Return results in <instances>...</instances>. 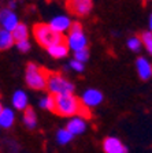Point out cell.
Listing matches in <instances>:
<instances>
[{
  "label": "cell",
  "instance_id": "cell-20",
  "mask_svg": "<svg viewBox=\"0 0 152 153\" xmlns=\"http://www.w3.org/2000/svg\"><path fill=\"white\" fill-rule=\"evenodd\" d=\"M73 137L74 135L70 133L67 128H60V130H58V133H56V141L59 145H67L70 141L73 140Z\"/></svg>",
  "mask_w": 152,
  "mask_h": 153
},
{
  "label": "cell",
  "instance_id": "cell-13",
  "mask_svg": "<svg viewBox=\"0 0 152 153\" xmlns=\"http://www.w3.org/2000/svg\"><path fill=\"white\" fill-rule=\"evenodd\" d=\"M15 122V114L11 108L1 107L0 109V126L1 128H10Z\"/></svg>",
  "mask_w": 152,
  "mask_h": 153
},
{
  "label": "cell",
  "instance_id": "cell-28",
  "mask_svg": "<svg viewBox=\"0 0 152 153\" xmlns=\"http://www.w3.org/2000/svg\"><path fill=\"white\" fill-rule=\"evenodd\" d=\"M147 1H148V0H147Z\"/></svg>",
  "mask_w": 152,
  "mask_h": 153
},
{
  "label": "cell",
  "instance_id": "cell-3",
  "mask_svg": "<svg viewBox=\"0 0 152 153\" xmlns=\"http://www.w3.org/2000/svg\"><path fill=\"white\" fill-rule=\"evenodd\" d=\"M49 71H47L43 67H38L34 63H29L26 66L25 81L29 88L34 90H43L48 86V78H49Z\"/></svg>",
  "mask_w": 152,
  "mask_h": 153
},
{
  "label": "cell",
  "instance_id": "cell-18",
  "mask_svg": "<svg viewBox=\"0 0 152 153\" xmlns=\"http://www.w3.org/2000/svg\"><path fill=\"white\" fill-rule=\"evenodd\" d=\"M13 36H14V38H15V44L16 42H21V41L28 40V36H29L28 26H26L25 23H19L18 27L13 32Z\"/></svg>",
  "mask_w": 152,
  "mask_h": 153
},
{
  "label": "cell",
  "instance_id": "cell-1",
  "mask_svg": "<svg viewBox=\"0 0 152 153\" xmlns=\"http://www.w3.org/2000/svg\"><path fill=\"white\" fill-rule=\"evenodd\" d=\"M55 114L63 118H74V116H82L89 118L91 112L82 104L81 99L74 94H60L55 96Z\"/></svg>",
  "mask_w": 152,
  "mask_h": 153
},
{
  "label": "cell",
  "instance_id": "cell-25",
  "mask_svg": "<svg viewBox=\"0 0 152 153\" xmlns=\"http://www.w3.org/2000/svg\"><path fill=\"white\" fill-rule=\"evenodd\" d=\"M16 48H18L21 52H28L29 49H30V42H29L28 40L21 41V42H16Z\"/></svg>",
  "mask_w": 152,
  "mask_h": 153
},
{
  "label": "cell",
  "instance_id": "cell-23",
  "mask_svg": "<svg viewBox=\"0 0 152 153\" xmlns=\"http://www.w3.org/2000/svg\"><path fill=\"white\" fill-rule=\"evenodd\" d=\"M74 59L81 63H85L86 60L89 59V51L88 48L86 49H82V51H78V52H74Z\"/></svg>",
  "mask_w": 152,
  "mask_h": 153
},
{
  "label": "cell",
  "instance_id": "cell-14",
  "mask_svg": "<svg viewBox=\"0 0 152 153\" xmlns=\"http://www.w3.org/2000/svg\"><path fill=\"white\" fill-rule=\"evenodd\" d=\"M11 102H13L14 108L22 111V109H28V94L23 90H16L14 92L13 97H11Z\"/></svg>",
  "mask_w": 152,
  "mask_h": 153
},
{
  "label": "cell",
  "instance_id": "cell-15",
  "mask_svg": "<svg viewBox=\"0 0 152 153\" xmlns=\"http://www.w3.org/2000/svg\"><path fill=\"white\" fill-rule=\"evenodd\" d=\"M69 49L70 48L66 42H60V44H56V45H54V47L48 48L47 51H48V53H49L52 57H55V59H62V57L67 56Z\"/></svg>",
  "mask_w": 152,
  "mask_h": 153
},
{
  "label": "cell",
  "instance_id": "cell-24",
  "mask_svg": "<svg viewBox=\"0 0 152 153\" xmlns=\"http://www.w3.org/2000/svg\"><path fill=\"white\" fill-rule=\"evenodd\" d=\"M69 66H70V68H71V70H74L76 73H82L84 68H85L84 63H81V62L76 60V59H73V60H70Z\"/></svg>",
  "mask_w": 152,
  "mask_h": 153
},
{
  "label": "cell",
  "instance_id": "cell-4",
  "mask_svg": "<svg viewBox=\"0 0 152 153\" xmlns=\"http://www.w3.org/2000/svg\"><path fill=\"white\" fill-rule=\"evenodd\" d=\"M49 94L52 96H60V94H73L74 92V83L66 79L63 75L58 73H51L48 78V86H47Z\"/></svg>",
  "mask_w": 152,
  "mask_h": 153
},
{
  "label": "cell",
  "instance_id": "cell-22",
  "mask_svg": "<svg viewBox=\"0 0 152 153\" xmlns=\"http://www.w3.org/2000/svg\"><path fill=\"white\" fill-rule=\"evenodd\" d=\"M140 37H141L144 48L148 51V53L152 55V32H144Z\"/></svg>",
  "mask_w": 152,
  "mask_h": 153
},
{
  "label": "cell",
  "instance_id": "cell-2",
  "mask_svg": "<svg viewBox=\"0 0 152 153\" xmlns=\"http://www.w3.org/2000/svg\"><path fill=\"white\" fill-rule=\"evenodd\" d=\"M33 36L36 41L44 48H51L60 42H66L63 34H59L49 26V23H36L33 26Z\"/></svg>",
  "mask_w": 152,
  "mask_h": 153
},
{
  "label": "cell",
  "instance_id": "cell-16",
  "mask_svg": "<svg viewBox=\"0 0 152 153\" xmlns=\"http://www.w3.org/2000/svg\"><path fill=\"white\" fill-rule=\"evenodd\" d=\"M14 42H15V38H14L13 33L1 29L0 30V48L3 51L4 49H8V48H11L14 45Z\"/></svg>",
  "mask_w": 152,
  "mask_h": 153
},
{
  "label": "cell",
  "instance_id": "cell-27",
  "mask_svg": "<svg viewBox=\"0 0 152 153\" xmlns=\"http://www.w3.org/2000/svg\"><path fill=\"white\" fill-rule=\"evenodd\" d=\"M149 29H151V32H152V14L149 15Z\"/></svg>",
  "mask_w": 152,
  "mask_h": 153
},
{
  "label": "cell",
  "instance_id": "cell-6",
  "mask_svg": "<svg viewBox=\"0 0 152 153\" xmlns=\"http://www.w3.org/2000/svg\"><path fill=\"white\" fill-rule=\"evenodd\" d=\"M66 44L69 45V48L74 52L82 51L86 49L88 47V38H86L85 33L82 32H69L66 37Z\"/></svg>",
  "mask_w": 152,
  "mask_h": 153
},
{
  "label": "cell",
  "instance_id": "cell-21",
  "mask_svg": "<svg viewBox=\"0 0 152 153\" xmlns=\"http://www.w3.org/2000/svg\"><path fill=\"white\" fill-rule=\"evenodd\" d=\"M126 45L130 51H133V52H139L140 49H141V47H144L143 41H141V37H137V36L130 37L126 41Z\"/></svg>",
  "mask_w": 152,
  "mask_h": 153
},
{
  "label": "cell",
  "instance_id": "cell-5",
  "mask_svg": "<svg viewBox=\"0 0 152 153\" xmlns=\"http://www.w3.org/2000/svg\"><path fill=\"white\" fill-rule=\"evenodd\" d=\"M66 7L73 15L86 16L93 8V0H66Z\"/></svg>",
  "mask_w": 152,
  "mask_h": 153
},
{
  "label": "cell",
  "instance_id": "cell-12",
  "mask_svg": "<svg viewBox=\"0 0 152 153\" xmlns=\"http://www.w3.org/2000/svg\"><path fill=\"white\" fill-rule=\"evenodd\" d=\"M103 149L106 153H126V148L121 140L115 137H108L103 141Z\"/></svg>",
  "mask_w": 152,
  "mask_h": 153
},
{
  "label": "cell",
  "instance_id": "cell-17",
  "mask_svg": "<svg viewBox=\"0 0 152 153\" xmlns=\"http://www.w3.org/2000/svg\"><path fill=\"white\" fill-rule=\"evenodd\" d=\"M23 124L29 130H34L37 127V115L32 108H28L23 114Z\"/></svg>",
  "mask_w": 152,
  "mask_h": 153
},
{
  "label": "cell",
  "instance_id": "cell-26",
  "mask_svg": "<svg viewBox=\"0 0 152 153\" xmlns=\"http://www.w3.org/2000/svg\"><path fill=\"white\" fill-rule=\"evenodd\" d=\"M15 6H16V3H15V1H14V0H11V1H10V6H8V8H10V10H14V8H15Z\"/></svg>",
  "mask_w": 152,
  "mask_h": 153
},
{
  "label": "cell",
  "instance_id": "cell-19",
  "mask_svg": "<svg viewBox=\"0 0 152 153\" xmlns=\"http://www.w3.org/2000/svg\"><path fill=\"white\" fill-rule=\"evenodd\" d=\"M38 105H40V108L54 112L55 111V96H52V94L44 96V97L38 101Z\"/></svg>",
  "mask_w": 152,
  "mask_h": 153
},
{
  "label": "cell",
  "instance_id": "cell-7",
  "mask_svg": "<svg viewBox=\"0 0 152 153\" xmlns=\"http://www.w3.org/2000/svg\"><path fill=\"white\" fill-rule=\"evenodd\" d=\"M0 21H1V26H3L4 30L11 32V33H13L14 30L18 27L19 23H21L18 16H16V14L10 8L1 10V13H0Z\"/></svg>",
  "mask_w": 152,
  "mask_h": 153
},
{
  "label": "cell",
  "instance_id": "cell-10",
  "mask_svg": "<svg viewBox=\"0 0 152 153\" xmlns=\"http://www.w3.org/2000/svg\"><path fill=\"white\" fill-rule=\"evenodd\" d=\"M136 70L137 74H139L140 79L147 81V79H151L152 76V63L147 59V57L140 56L139 59L136 60Z\"/></svg>",
  "mask_w": 152,
  "mask_h": 153
},
{
  "label": "cell",
  "instance_id": "cell-11",
  "mask_svg": "<svg viewBox=\"0 0 152 153\" xmlns=\"http://www.w3.org/2000/svg\"><path fill=\"white\" fill-rule=\"evenodd\" d=\"M86 127H88V124H86L85 118H82V116H74V118H71L67 122V126H66V128L73 135H79V134L85 133Z\"/></svg>",
  "mask_w": 152,
  "mask_h": 153
},
{
  "label": "cell",
  "instance_id": "cell-9",
  "mask_svg": "<svg viewBox=\"0 0 152 153\" xmlns=\"http://www.w3.org/2000/svg\"><path fill=\"white\" fill-rule=\"evenodd\" d=\"M71 25H73V22L66 15H56L49 21V26L59 34H64L66 32H70Z\"/></svg>",
  "mask_w": 152,
  "mask_h": 153
},
{
  "label": "cell",
  "instance_id": "cell-8",
  "mask_svg": "<svg viewBox=\"0 0 152 153\" xmlns=\"http://www.w3.org/2000/svg\"><path fill=\"white\" fill-rule=\"evenodd\" d=\"M103 99H104V97H103V93L97 89H93V88L86 89L85 92L82 93V96H81V101H82V104L85 105L86 108H93V107L100 105Z\"/></svg>",
  "mask_w": 152,
  "mask_h": 153
}]
</instances>
